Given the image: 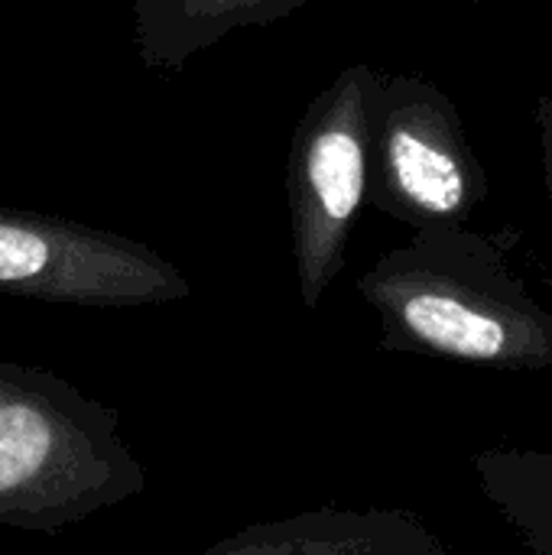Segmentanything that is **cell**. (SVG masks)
I'll return each mask as SVG.
<instances>
[{
    "label": "cell",
    "instance_id": "10",
    "mask_svg": "<svg viewBox=\"0 0 552 555\" xmlns=\"http://www.w3.org/2000/svg\"><path fill=\"white\" fill-rule=\"evenodd\" d=\"M547 189H550V202H552V163L547 159Z\"/></svg>",
    "mask_w": 552,
    "mask_h": 555
},
{
    "label": "cell",
    "instance_id": "2",
    "mask_svg": "<svg viewBox=\"0 0 552 555\" xmlns=\"http://www.w3.org/2000/svg\"><path fill=\"white\" fill-rule=\"evenodd\" d=\"M143 488L114 406L55 371L0 361V530L55 537Z\"/></svg>",
    "mask_w": 552,
    "mask_h": 555
},
{
    "label": "cell",
    "instance_id": "8",
    "mask_svg": "<svg viewBox=\"0 0 552 555\" xmlns=\"http://www.w3.org/2000/svg\"><path fill=\"white\" fill-rule=\"evenodd\" d=\"M478 485L534 555H552V452L491 449L475 459Z\"/></svg>",
    "mask_w": 552,
    "mask_h": 555
},
{
    "label": "cell",
    "instance_id": "7",
    "mask_svg": "<svg viewBox=\"0 0 552 555\" xmlns=\"http://www.w3.org/2000/svg\"><path fill=\"white\" fill-rule=\"evenodd\" d=\"M306 0H133V42L150 68H179L241 26L286 16Z\"/></svg>",
    "mask_w": 552,
    "mask_h": 555
},
{
    "label": "cell",
    "instance_id": "9",
    "mask_svg": "<svg viewBox=\"0 0 552 555\" xmlns=\"http://www.w3.org/2000/svg\"><path fill=\"white\" fill-rule=\"evenodd\" d=\"M543 127H547V159L552 163V98H550V104H547V111H543Z\"/></svg>",
    "mask_w": 552,
    "mask_h": 555
},
{
    "label": "cell",
    "instance_id": "4",
    "mask_svg": "<svg viewBox=\"0 0 552 555\" xmlns=\"http://www.w3.org/2000/svg\"><path fill=\"white\" fill-rule=\"evenodd\" d=\"M488 195L455 104L420 75H381L371 107L368 202L413 228L465 224Z\"/></svg>",
    "mask_w": 552,
    "mask_h": 555
},
{
    "label": "cell",
    "instance_id": "1",
    "mask_svg": "<svg viewBox=\"0 0 552 555\" xmlns=\"http://www.w3.org/2000/svg\"><path fill=\"white\" fill-rule=\"evenodd\" d=\"M381 319V345L498 371L552 367V312L504 257L465 224L416 228L358 276Z\"/></svg>",
    "mask_w": 552,
    "mask_h": 555
},
{
    "label": "cell",
    "instance_id": "6",
    "mask_svg": "<svg viewBox=\"0 0 552 555\" xmlns=\"http://www.w3.org/2000/svg\"><path fill=\"white\" fill-rule=\"evenodd\" d=\"M198 555H446V543L403 507H309L251 524Z\"/></svg>",
    "mask_w": 552,
    "mask_h": 555
},
{
    "label": "cell",
    "instance_id": "3",
    "mask_svg": "<svg viewBox=\"0 0 552 555\" xmlns=\"http://www.w3.org/2000/svg\"><path fill=\"white\" fill-rule=\"evenodd\" d=\"M377 85L381 75L371 65H348L306 107L290 146V241L306 309H319L342 273L351 228L368 198Z\"/></svg>",
    "mask_w": 552,
    "mask_h": 555
},
{
    "label": "cell",
    "instance_id": "5",
    "mask_svg": "<svg viewBox=\"0 0 552 555\" xmlns=\"http://www.w3.org/2000/svg\"><path fill=\"white\" fill-rule=\"evenodd\" d=\"M0 293L85 309L163 306L192 293L153 247L117 231L0 208Z\"/></svg>",
    "mask_w": 552,
    "mask_h": 555
}]
</instances>
